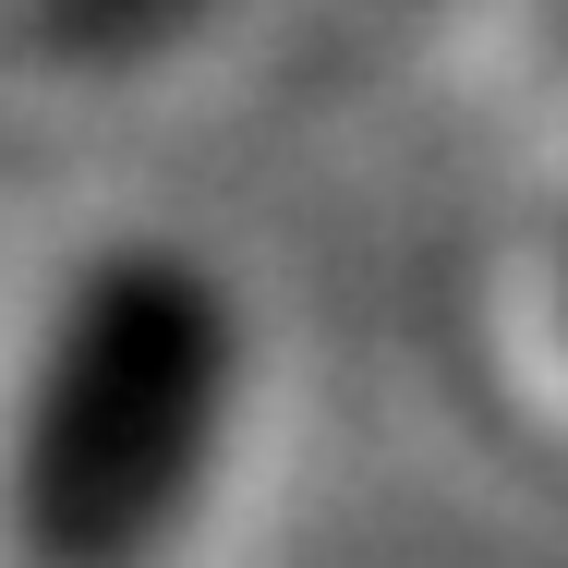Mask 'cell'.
Returning <instances> with one entry per match:
<instances>
[{
	"mask_svg": "<svg viewBox=\"0 0 568 568\" xmlns=\"http://www.w3.org/2000/svg\"><path fill=\"white\" fill-rule=\"evenodd\" d=\"M242 327L182 242H110L12 412V545L24 568H158L219 471Z\"/></svg>",
	"mask_w": 568,
	"mask_h": 568,
	"instance_id": "1",
	"label": "cell"
}]
</instances>
